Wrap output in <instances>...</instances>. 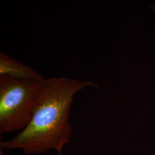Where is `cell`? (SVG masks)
Instances as JSON below:
<instances>
[{
  "label": "cell",
  "instance_id": "cell-1",
  "mask_svg": "<svg viewBox=\"0 0 155 155\" xmlns=\"http://www.w3.org/2000/svg\"><path fill=\"white\" fill-rule=\"evenodd\" d=\"M89 86L98 87L86 80L45 79L28 125L13 139L1 142V148L21 149L28 155L43 154L50 150L60 154L72 137L70 114L74 96Z\"/></svg>",
  "mask_w": 155,
  "mask_h": 155
},
{
  "label": "cell",
  "instance_id": "cell-2",
  "mask_svg": "<svg viewBox=\"0 0 155 155\" xmlns=\"http://www.w3.org/2000/svg\"><path fill=\"white\" fill-rule=\"evenodd\" d=\"M43 81L0 75L1 134L21 131L28 125Z\"/></svg>",
  "mask_w": 155,
  "mask_h": 155
},
{
  "label": "cell",
  "instance_id": "cell-3",
  "mask_svg": "<svg viewBox=\"0 0 155 155\" xmlns=\"http://www.w3.org/2000/svg\"><path fill=\"white\" fill-rule=\"evenodd\" d=\"M1 75L41 82L45 79L41 74L31 67L23 64L2 52H0V75Z\"/></svg>",
  "mask_w": 155,
  "mask_h": 155
},
{
  "label": "cell",
  "instance_id": "cell-4",
  "mask_svg": "<svg viewBox=\"0 0 155 155\" xmlns=\"http://www.w3.org/2000/svg\"><path fill=\"white\" fill-rule=\"evenodd\" d=\"M150 8L155 12V4H153V5L151 6H150Z\"/></svg>",
  "mask_w": 155,
  "mask_h": 155
}]
</instances>
